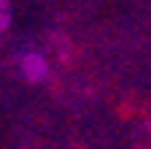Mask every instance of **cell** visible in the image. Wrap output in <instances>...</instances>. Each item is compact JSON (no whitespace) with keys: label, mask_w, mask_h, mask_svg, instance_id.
Instances as JSON below:
<instances>
[{"label":"cell","mask_w":151,"mask_h":149,"mask_svg":"<svg viewBox=\"0 0 151 149\" xmlns=\"http://www.w3.org/2000/svg\"><path fill=\"white\" fill-rule=\"evenodd\" d=\"M8 22H11V3L8 0H0V27L8 30Z\"/></svg>","instance_id":"7a4b0ae2"},{"label":"cell","mask_w":151,"mask_h":149,"mask_svg":"<svg viewBox=\"0 0 151 149\" xmlns=\"http://www.w3.org/2000/svg\"><path fill=\"white\" fill-rule=\"evenodd\" d=\"M3 33H6V30H3V27H0V38H3Z\"/></svg>","instance_id":"3957f363"},{"label":"cell","mask_w":151,"mask_h":149,"mask_svg":"<svg viewBox=\"0 0 151 149\" xmlns=\"http://www.w3.org/2000/svg\"><path fill=\"white\" fill-rule=\"evenodd\" d=\"M16 71L22 73V79L24 81H46L49 76V60H46V54H41L38 49H24V52H19L16 54Z\"/></svg>","instance_id":"6da1fadb"}]
</instances>
